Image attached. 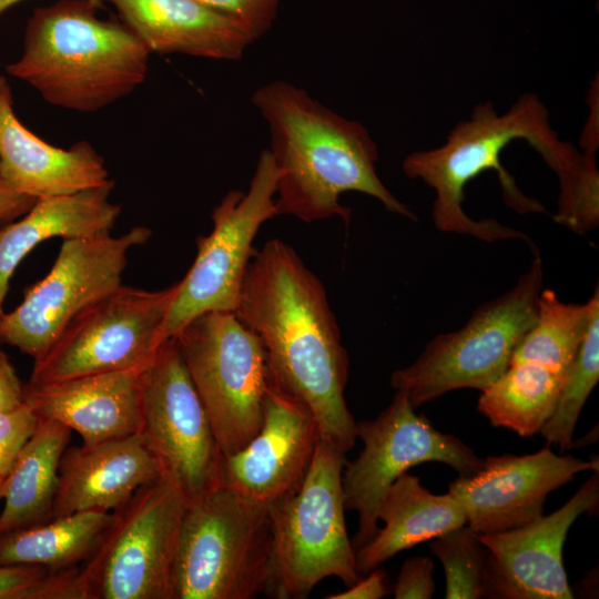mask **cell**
I'll use <instances>...</instances> for the list:
<instances>
[{
  "mask_svg": "<svg viewBox=\"0 0 599 599\" xmlns=\"http://www.w3.org/2000/svg\"><path fill=\"white\" fill-rule=\"evenodd\" d=\"M234 313L262 342L272 383L308 409L321 439L351 450L347 352L322 282L291 245L273 238L255 251Z\"/></svg>",
  "mask_w": 599,
  "mask_h": 599,
  "instance_id": "6da1fadb",
  "label": "cell"
},
{
  "mask_svg": "<svg viewBox=\"0 0 599 599\" xmlns=\"http://www.w3.org/2000/svg\"><path fill=\"white\" fill-rule=\"evenodd\" d=\"M526 140L559 180L558 205L581 206L599 191L595 154L581 153L562 142L551 128L549 112L535 93H525L510 109L498 114L491 102L478 103L468 120L458 122L446 142L435 149L416 151L403 162L410 179H419L435 191L432 217L445 233L470 235L485 242L531 240L521 231L494 219L474 220L464 209L466 184L481 172H498L505 202L519 213H544L540 202L526 196L502 167L500 154L514 140Z\"/></svg>",
  "mask_w": 599,
  "mask_h": 599,
  "instance_id": "7a4b0ae2",
  "label": "cell"
},
{
  "mask_svg": "<svg viewBox=\"0 0 599 599\" xmlns=\"http://www.w3.org/2000/svg\"><path fill=\"white\" fill-rule=\"evenodd\" d=\"M252 102L270 128L278 215L306 223L339 216L348 223L351 209L339 196L355 191L375 197L392 213L417 220L378 177V149L362 123L285 81L260 87Z\"/></svg>",
  "mask_w": 599,
  "mask_h": 599,
  "instance_id": "3957f363",
  "label": "cell"
},
{
  "mask_svg": "<svg viewBox=\"0 0 599 599\" xmlns=\"http://www.w3.org/2000/svg\"><path fill=\"white\" fill-rule=\"evenodd\" d=\"M100 7L59 0L35 8L7 72L70 111L98 112L131 94L148 75L151 53L118 17L100 18Z\"/></svg>",
  "mask_w": 599,
  "mask_h": 599,
  "instance_id": "277c9868",
  "label": "cell"
},
{
  "mask_svg": "<svg viewBox=\"0 0 599 599\" xmlns=\"http://www.w3.org/2000/svg\"><path fill=\"white\" fill-rule=\"evenodd\" d=\"M272 575L267 506L223 486L190 499L173 570V599H251Z\"/></svg>",
  "mask_w": 599,
  "mask_h": 599,
  "instance_id": "5b68a950",
  "label": "cell"
},
{
  "mask_svg": "<svg viewBox=\"0 0 599 599\" xmlns=\"http://www.w3.org/2000/svg\"><path fill=\"white\" fill-rule=\"evenodd\" d=\"M345 461L342 450L319 438L298 489L267 506L272 575L266 593L272 597L303 599L325 578L347 587L361 578L345 524Z\"/></svg>",
  "mask_w": 599,
  "mask_h": 599,
  "instance_id": "8992f818",
  "label": "cell"
},
{
  "mask_svg": "<svg viewBox=\"0 0 599 599\" xmlns=\"http://www.w3.org/2000/svg\"><path fill=\"white\" fill-rule=\"evenodd\" d=\"M542 282V260L534 247L529 268L509 291L475 308L459 329L434 336L410 365L390 375V386L414 408L451 390L487 388L534 325Z\"/></svg>",
  "mask_w": 599,
  "mask_h": 599,
  "instance_id": "52a82bcc",
  "label": "cell"
},
{
  "mask_svg": "<svg viewBox=\"0 0 599 599\" xmlns=\"http://www.w3.org/2000/svg\"><path fill=\"white\" fill-rule=\"evenodd\" d=\"M189 499L165 471L115 509L78 566L81 599H173V570Z\"/></svg>",
  "mask_w": 599,
  "mask_h": 599,
  "instance_id": "ba28073f",
  "label": "cell"
},
{
  "mask_svg": "<svg viewBox=\"0 0 599 599\" xmlns=\"http://www.w3.org/2000/svg\"><path fill=\"white\" fill-rule=\"evenodd\" d=\"M173 337L223 456L237 453L262 425L270 380L262 342L232 311L199 315Z\"/></svg>",
  "mask_w": 599,
  "mask_h": 599,
  "instance_id": "9c48e42d",
  "label": "cell"
},
{
  "mask_svg": "<svg viewBox=\"0 0 599 599\" xmlns=\"http://www.w3.org/2000/svg\"><path fill=\"white\" fill-rule=\"evenodd\" d=\"M177 283L158 291L121 285L77 315L34 359L29 384L143 370L166 341L163 327Z\"/></svg>",
  "mask_w": 599,
  "mask_h": 599,
  "instance_id": "30bf717a",
  "label": "cell"
},
{
  "mask_svg": "<svg viewBox=\"0 0 599 599\" xmlns=\"http://www.w3.org/2000/svg\"><path fill=\"white\" fill-rule=\"evenodd\" d=\"M151 235L150 229L134 226L120 236L63 240L48 274L0 316V342L33 361L41 357L77 315L122 285L129 252Z\"/></svg>",
  "mask_w": 599,
  "mask_h": 599,
  "instance_id": "8fae6325",
  "label": "cell"
},
{
  "mask_svg": "<svg viewBox=\"0 0 599 599\" xmlns=\"http://www.w3.org/2000/svg\"><path fill=\"white\" fill-rule=\"evenodd\" d=\"M277 169L268 150L257 161L247 192L230 191L212 212L213 229L196 240L197 252L177 282L163 336L173 337L190 321L207 312H234L261 226L278 215Z\"/></svg>",
  "mask_w": 599,
  "mask_h": 599,
  "instance_id": "7c38bea8",
  "label": "cell"
},
{
  "mask_svg": "<svg viewBox=\"0 0 599 599\" xmlns=\"http://www.w3.org/2000/svg\"><path fill=\"white\" fill-rule=\"evenodd\" d=\"M356 427L364 447L354 460L345 461L342 473L345 510L358 514L354 550L376 535L386 490L410 467L437 461L466 476L483 463L460 439L439 432L426 417L416 414L400 390L377 417L357 423Z\"/></svg>",
  "mask_w": 599,
  "mask_h": 599,
  "instance_id": "4fadbf2b",
  "label": "cell"
},
{
  "mask_svg": "<svg viewBox=\"0 0 599 599\" xmlns=\"http://www.w3.org/2000/svg\"><path fill=\"white\" fill-rule=\"evenodd\" d=\"M140 434L187 499L224 486V456L174 337L140 374Z\"/></svg>",
  "mask_w": 599,
  "mask_h": 599,
  "instance_id": "5bb4252c",
  "label": "cell"
},
{
  "mask_svg": "<svg viewBox=\"0 0 599 599\" xmlns=\"http://www.w3.org/2000/svg\"><path fill=\"white\" fill-rule=\"evenodd\" d=\"M599 505V470L559 509L509 530L478 534L488 554L485 562V598L571 599L562 564L569 528L583 512Z\"/></svg>",
  "mask_w": 599,
  "mask_h": 599,
  "instance_id": "9a60e30c",
  "label": "cell"
},
{
  "mask_svg": "<svg viewBox=\"0 0 599 599\" xmlns=\"http://www.w3.org/2000/svg\"><path fill=\"white\" fill-rule=\"evenodd\" d=\"M585 470H599L597 456L583 460L557 455L547 445L522 456H489L474 474L453 480L448 493L460 504L471 530L500 532L544 515L547 496Z\"/></svg>",
  "mask_w": 599,
  "mask_h": 599,
  "instance_id": "2e32d148",
  "label": "cell"
},
{
  "mask_svg": "<svg viewBox=\"0 0 599 599\" xmlns=\"http://www.w3.org/2000/svg\"><path fill=\"white\" fill-rule=\"evenodd\" d=\"M319 439L313 415L270 379L257 434L224 457V486L268 506L296 491Z\"/></svg>",
  "mask_w": 599,
  "mask_h": 599,
  "instance_id": "e0dca14e",
  "label": "cell"
},
{
  "mask_svg": "<svg viewBox=\"0 0 599 599\" xmlns=\"http://www.w3.org/2000/svg\"><path fill=\"white\" fill-rule=\"evenodd\" d=\"M0 173L33 200L68 195L110 183L103 158L87 141L51 145L28 130L13 110L11 89L0 75Z\"/></svg>",
  "mask_w": 599,
  "mask_h": 599,
  "instance_id": "ac0fdd59",
  "label": "cell"
},
{
  "mask_svg": "<svg viewBox=\"0 0 599 599\" xmlns=\"http://www.w3.org/2000/svg\"><path fill=\"white\" fill-rule=\"evenodd\" d=\"M142 370L85 375L48 384H24L23 402L41 419L77 432L94 446L140 433L139 379Z\"/></svg>",
  "mask_w": 599,
  "mask_h": 599,
  "instance_id": "d6986e66",
  "label": "cell"
},
{
  "mask_svg": "<svg viewBox=\"0 0 599 599\" xmlns=\"http://www.w3.org/2000/svg\"><path fill=\"white\" fill-rule=\"evenodd\" d=\"M163 473L162 463L140 433L67 448L49 520L87 510L112 512Z\"/></svg>",
  "mask_w": 599,
  "mask_h": 599,
  "instance_id": "ffe728a7",
  "label": "cell"
},
{
  "mask_svg": "<svg viewBox=\"0 0 599 599\" xmlns=\"http://www.w3.org/2000/svg\"><path fill=\"white\" fill-rule=\"evenodd\" d=\"M150 53H180L215 60H238L252 41L230 18L196 0H98Z\"/></svg>",
  "mask_w": 599,
  "mask_h": 599,
  "instance_id": "44dd1931",
  "label": "cell"
},
{
  "mask_svg": "<svg viewBox=\"0 0 599 599\" xmlns=\"http://www.w3.org/2000/svg\"><path fill=\"white\" fill-rule=\"evenodd\" d=\"M114 182L77 193L37 200L19 221L0 230V316L9 281L20 262L40 243L61 237L110 234L121 206L110 200Z\"/></svg>",
  "mask_w": 599,
  "mask_h": 599,
  "instance_id": "7402d4cb",
  "label": "cell"
},
{
  "mask_svg": "<svg viewBox=\"0 0 599 599\" xmlns=\"http://www.w3.org/2000/svg\"><path fill=\"white\" fill-rule=\"evenodd\" d=\"M378 520L384 522V527L355 550V566L361 577L398 552L467 522L464 509L449 493L432 494L422 486L417 476L407 471L386 490Z\"/></svg>",
  "mask_w": 599,
  "mask_h": 599,
  "instance_id": "603a6c76",
  "label": "cell"
},
{
  "mask_svg": "<svg viewBox=\"0 0 599 599\" xmlns=\"http://www.w3.org/2000/svg\"><path fill=\"white\" fill-rule=\"evenodd\" d=\"M71 433L58 422L39 418L2 485L0 536L49 520Z\"/></svg>",
  "mask_w": 599,
  "mask_h": 599,
  "instance_id": "cb8c5ba5",
  "label": "cell"
},
{
  "mask_svg": "<svg viewBox=\"0 0 599 599\" xmlns=\"http://www.w3.org/2000/svg\"><path fill=\"white\" fill-rule=\"evenodd\" d=\"M112 518L110 511H79L1 535L0 566L77 567L94 551Z\"/></svg>",
  "mask_w": 599,
  "mask_h": 599,
  "instance_id": "d4e9b609",
  "label": "cell"
},
{
  "mask_svg": "<svg viewBox=\"0 0 599 599\" xmlns=\"http://www.w3.org/2000/svg\"><path fill=\"white\" fill-rule=\"evenodd\" d=\"M566 375L535 363L510 364L481 390L477 408L495 427L534 436L552 416Z\"/></svg>",
  "mask_w": 599,
  "mask_h": 599,
  "instance_id": "484cf974",
  "label": "cell"
},
{
  "mask_svg": "<svg viewBox=\"0 0 599 599\" xmlns=\"http://www.w3.org/2000/svg\"><path fill=\"white\" fill-rule=\"evenodd\" d=\"M598 313V285L585 304L565 303L554 290H541L536 321L515 348L510 364L535 363L568 370Z\"/></svg>",
  "mask_w": 599,
  "mask_h": 599,
  "instance_id": "4316f807",
  "label": "cell"
},
{
  "mask_svg": "<svg viewBox=\"0 0 599 599\" xmlns=\"http://www.w3.org/2000/svg\"><path fill=\"white\" fill-rule=\"evenodd\" d=\"M599 379V313L591 321L585 339L567 370L552 416L540 434L561 453L573 447V433L580 412Z\"/></svg>",
  "mask_w": 599,
  "mask_h": 599,
  "instance_id": "83f0119b",
  "label": "cell"
},
{
  "mask_svg": "<svg viewBox=\"0 0 599 599\" xmlns=\"http://www.w3.org/2000/svg\"><path fill=\"white\" fill-rule=\"evenodd\" d=\"M429 548L444 567L445 598H485L484 572L488 550L477 532L464 525L432 539Z\"/></svg>",
  "mask_w": 599,
  "mask_h": 599,
  "instance_id": "f1b7e54d",
  "label": "cell"
},
{
  "mask_svg": "<svg viewBox=\"0 0 599 599\" xmlns=\"http://www.w3.org/2000/svg\"><path fill=\"white\" fill-rule=\"evenodd\" d=\"M78 566L49 570L41 566H0V599H80Z\"/></svg>",
  "mask_w": 599,
  "mask_h": 599,
  "instance_id": "f546056e",
  "label": "cell"
},
{
  "mask_svg": "<svg viewBox=\"0 0 599 599\" xmlns=\"http://www.w3.org/2000/svg\"><path fill=\"white\" fill-rule=\"evenodd\" d=\"M203 6L230 18L252 42L273 26L281 0H196Z\"/></svg>",
  "mask_w": 599,
  "mask_h": 599,
  "instance_id": "4dcf8cb0",
  "label": "cell"
},
{
  "mask_svg": "<svg viewBox=\"0 0 599 599\" xmlns=\"http://www.w3.org/2000/svg\"><path fill=\"white\" fill-rule=\"evenodd\" d=\"M38 424L39 417L24 402L17 408L0 414V481L10 473Z\"/></svg>",
  "mask_w": 599,
  "mask_h": 599,
  "instance_id": "1f68e13d",
  "label": "cell"
},
{
  "mask_svg": "<svg viewBox=\"0 0 599 599\" xmlns=\"http://www.w3.org/2000/svg\"><path fill=\"white\" fill-rule=\"evenodd\" d=\"M434 562L425 556H415L404 561L398 573L394 597L396 599H429L436 586L433 578Z\"/></svg>",
  "mask_w": 599,
  "mask_h": 599,
  "instance_id": "d6a6232c",
  "label": "cell"
},
{
  "mask_svg": "<svg viewBox=\"0 0 599 599\" xmlns=\"http://www.w3.org/2000/svg\"><path fill=\"white\" fill-rule=\"evenodd\" d=\"M24 385L8 356L0 349V414L23 404Z\"/></svg>",
  "mask_w": 599,
  "mask_h": 599,
  "instance_id": "836d02e7",
  "label": "cell"
},
{
  "mask_svg": "<svg viewBox=\"0 0 599 599\" xmlns=\"http://www.w3.org/2000/svg\"><path fill=\"white\" fill-rule=\"evenodd\" d=\"M365 576L346 590L327 596V599H380L387 595L384 570L378 567Z\"/></svg>",
  "mask_w": 599,
  "mask_h": 599,
  "instance_id": "e575fe53",
  "label": "cell"
},
{
  "mask_svg": "<svg viewBox=\"0 0 599 599\" xmlns=\"http://www.w3.org/2000/svg\"><path fill=\"white\" fill-rule=\"evenodd\" d=\"M35 200L16 192L0 173V222L21 217Z\"/></svg>",
  "mask_w": 599,
  "mask_h": 599,
  "instance_id": "d590c367",
  "label": "cell"
},
{
  "mask_svg": "<svg viewBox=\"0 0 599 599\" xmlns=\"http://www.w3.org/2000/svg\"><path fill=\"white\" fill-rule=\"evenodd\" d=\"M22 0H0V16L7 11L9 8H11L12 6L17 4L18 2H20ZM94 1H98V0H94ZM99 2V1H98ZM100 3V2H99ZM102 4V3H101Z\"/></svg>",
  "mask_w": 599,
  "mask_h": 599,
  "instance_id": "8d00e7d4",
  "label": "cell"
},
{
  "mask_svg": "<svg viewBox=\"0 0 599 599\" xmlns=\"http://www.w3.org/2000/svg\"><path fill=\"white\" fill-rule=\"evenodd\" d=\"M3 481H4V480L0 481V499H1V495H2V485H3Z\"/></svg>",
  "mask_w": 599,
  "mask_h": 599,
  "instance_id": "74e56055",
  "label": "cell"
}]
</instances>
